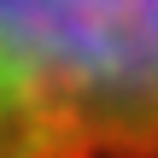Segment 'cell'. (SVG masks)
Instances as JSON below:
<instances>
[{
  "label": "cell",
  "mask_w": 158,
  "mask_h": 158,
  "mask_svg": "<svg viewBox=\"0 0 158 158\" xmlns=\"http://www.w3.org/2000/svg\"><path fill=\"white\" fill-rule=\"evenodd\" d=\"M0 158H158V0H0Z\"/></svg>",
  "instance_id": "1"
}]
</instances>
